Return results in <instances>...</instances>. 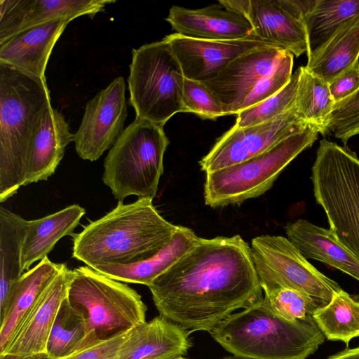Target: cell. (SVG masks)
I'll use <instances>...</instances> for the list:
<instances>
[{"mask_svg": "<svg viewBox=\"0 0 359 359\" xmlns=\"http://www.w3.org/2000/svg\"><path fill=\"white\" fill-rule=\"evenodd\" d=\"M148 287L159 315L190 333L210 332L264 299L251 248L240 235L199 238Z\"/></svg>", "mask_w": 359, "mask_h": 359, "instance_id": "6da1fadb", "label": "cell"}, {"mask_svg": "<svg viewBox=\"0 0 359 359\" xmlns=\"http://www.w3.org/2000/svg\"><path fill=\"white\" fill-rule=\"evenodd\" d=\"M151 198H138L90 222L74 238L72 257L93 269L150 259L172 240L179 226L165 220Z\"/></svg>", "mask_w": 359, "mask_h": 359, "instance_id": "7a4b0ae2", "label": "cell"}, {"mask_svg": "<svg viewBox=\"0 0 359 359\" xmlns=\"http://www.w3.org/2000/svg\"><path fill=\"white\" fill-rule=\"evenodd\" d=\"M51 107L46 79L0 63V202L24 186L32 137Z\"/></svg>", "mask_w": 359, "mask_h": 359, "instance_id": "3957f363", "label": "cell"}, {"mask_svg": "<svg viewBox=\"0 0 359 359\" xmlns=\"http://www.w3.org/2000/svg\"><path fill=\"white\" fill-rule=\"evenodd\" d=\"M210 334L233 355L248 359H306L325 339L312 316L288 321L264 299L232 313Z\"/></svg>", "mask_w": 359, "mask_h": 359, "instance_id": "277c9868", "label": "cell"}, {"mask_svg": "<svg viewBox=\"0 0 359 359\" xmlns=\"http://www.w3.org/2000/svg\"><path fill=\"white\" fill-rule=\"evenodd\" d=\"M311 179L330 231L359 260V158L346 147L322 140Z\"/></svg>", "mask_w": 359, "mask_h": 359, "instance_id": "5b68a950", "label": "cell"}, {"mask_svg": "<svg viewBox=\"0 0 359 359\" xmlns=\"http://www.w3.org/2000/svg\"><path fill=\"white\" fill-rule=\"evenodd\" d=\"M163 126L135 118L111 147L102 181L118 202L135 195L153 199L163 172L169 144Z\"/></svg>", "mask_w": 359, "mask_h": 359, "instance_id": "8992f818", "label": "cell"}, {"mask_svg": "<svg viewBox=\"0 0 359 359\" xmlns=\"http://www.w3.org/2000/svg\"><path fill=\"white\" fill-rule=\"evenodd\" d=\"M67 298L83 316L97 342L146 322L147 306L135 290L88 266L69 269Z\"/></svg>", "mask_w": 359, "mask_h": 359, "instance_id": "52a82bcc", "label": "cell"}, {"mask_svg": "<svg viewBox=\"0 0 359 359\" xmlns=\"http://www.w3.org/2000/svg\"><path fill=\"white\" fill-rule=\"evenodd\" d=\"M184 79L177 58L163 39L133 49L128 83L136 118L164 127L175 114L184 112Z\"/></svg>", "mask_w": 359, "mask_h": 359, "instance_id": "ba28073f", "label": "cell"}, {"mask_svg": "<svg viewBox=\"0 0 359 359\" xmlns=\"http://www.w3.org/2000/svg\"><path fill=\"white\" fill-rule=\"evenodd\" d=\"M318 133L316 128L309 126L257 156L207 172L204 184L205 204L212 208L239 205L264 194L289 163L313 144Z\"/></svg>", "mask_w": 359, "mask_h": 359, "instance_id": "9c48e42d", "label": "cell"}, {"mask_svg": "<svg viewBox=\"0 0 359 359\" xmlns=\"http://www.w3.org/2000/svg\"><path fill=\"white\" fill-rule=\"evenodd\" d=\"M250 248L263 291L294 289L324 306L342 290L336 281L316 269L287 238L262 235L252 240Z\"/></svg>", "mask_w": 359, "mask_h": 359, "instance_id": "30bf717a", "label": "cell"}, {"mask_svg": "<svg viewBox=\"0 0 359 359\" xmlns=\"http://www.w3.org/2000/svg\"><path fill=\"white\" fill-rule=\"evenodd\" d=\"M313 1L227 0L225 5L250 22L255 36L299 57L308 50L304 17Z\"/></svg>", "mask_w": 359, "mask_h": 359, "instance_id": "8fae6325", "label": "cell"}, {"mask_svg": "<svg viewBox=\"0 0 359 359\" xmlns=\"http://www.w3.org/2000/svg\"><path fill=\"white\" fill-rule=\"evenodd\" d=\"M309 125L293 107L278 116L257 125H234L218 139L199 164L201 170L216 171L257 156Z\"/></svg>", "mask_w": 359, "mask_h": 359, "instance_id": "7c38bea8", "label": "cell"}, {"mask_svg": "<svg viewBox=\"0 0 359 359\" xmlns=\"http://www.w3.org/2000/svg\"><path fill=\"white\" fill-rule=\"evenodd\" d=\"M124 78L114 79L90 100L78 130L74 134L78 156L97 161L111 147L124 130L128 111Z\"/></svg>", "mask_w": 359, "mask_h": 359, "instance_id": "4fadbf2b", "label": "cell"}, {"mask_svg": "<svg viewBox=\"0 0 359 359\" xmlns=\"http://www.w3.org/2000/svg\"><path fill=\"white\" fill-rule=\"evenodd\" d=\"M177 58L186 79L203 82L215 78L231 61L249 51L274 44L256 36L237 40H205L177 33L163 38Z\"/></svg>", "mask_w": 359, "mask_h": 359, "instance_id": "5bb4252c", "label": "cell"}, {"mask_svg": "<svg viewBox=\"0 0 359 359\" xmlns=\"http://www.w3.org/2000/svg\"><path fill=\"white\" fill-rule=\"evenodd\" d=\"M290 53L277 47L249 51L231 61L215 78L202 83L218 100L224 115L237 114L245 96Z\"/></svg>", "mask_w": 359, "mask_h": 359, "instance_id": "9a60e30c", "label": "cell"}, {"mask_svg": "<svg viewBox=\"0 0 359 359\" xmlns=\"http://www.w3.org/2000/svg\"><path fill=\"white\" fill-rule=\"evenodd\" d=\"M114 0H0V43L34 26L88 15L93 18Z\"/></svg>", "mask_w": 359, "mask_h": 359, "instance_id": "2e32d148", "label": "cell"}, {"mask_svg": "<svg viewBox=\"0 0 359 359\" xmlns=\"http://www.w3.org/2000/svg\"><path fill=\"white\" fill-rule=\"evenodd\" d=\"M69 282V269L64 264L60 273L26 315L1 354L46 355L49 334L60 306L67 297Z\"/></svg>", "mask_w": 359, "mask_h": 359, "instance_id": "e0dca14e", "label": "cell"}, {"mask_svg": "<svg viewBox=\"0 0 359 359\" xmlns=\"http://www.w3.org/2000/svg\"><path fill=\"white\" fill-rule=\"evenodd\" d=\"M165 20L176 33L194 39L225 41L255 36L247 19L219 3L198 9L172 6Z\"/></svg>", "mask_w": 359, "mask_h": 359, "instance_id": "ac0fdd59", "label": "cell"}, {"mask_svg": "<svg viewBox=\"0 0 359 359\" xmlns=\"http://www.w3.org/2000/svg\"><path fill=\"white\" fill-rule=\"evenodd\" d=\"M190 332L159 315L128 333L118 359H167L184 355L191 346Z\"/></svg>", "mask_w": 359, "mask_h": 359, "instance_id": "d6986e66", "label": "cell"}, {"mask_svg": "<svg viewBox=\"0 0 359 359\" xmlns=\"http://www.w3.org/2000/svg\"><path fill=\"white\" fill-rule=\"evenodd\" d=\"M71 20L44 22L0 43V63L46 79L45 72L53 48Z\"/></svg>", "mask_w": 359, "mask_h": 359, "instance_id": "ffe728a7", "label": "cell"}, {"mask_svg": "<svg viewBox=\"0 0 359 359\" xmlns=\"http://www.w3.org/2000/svg\"><path fill=\"white\" fill-rule=\"evenodd\" d=\"M74 134L63 115L52 106L42 116L30 141L24 186L47 180L62 159Z\"/></svg>", "mask_w": 359, "mask_h": 359, "instance_id": "44dd1931", "label": "cell"}, {"mask_svg": "<svg viewBox=\"0 0 359 359\" xmlns=\"http://www.w3.org/2000/svg\"><path fill=\"white\" fill-rule=\"evenodd\" d=\"M63 266L64 264H55L46 257L13 285L6 304L0 311V354L6 349L26 315Z\"/></svg>", "mask_w": 359, "mask_h": 359, "instance_id": "7402d4cb", "label": "cell"}, {"mask_svg": "<svg viewBox=\"0 0 359 359\" xmlns=\"http://www.w3.org/2000/svg\"><path fill=\"white\" fill-rule=\"evenodd\" d=\"M285 231L306 259L320 261L359 280V260L337 241L330 229L299 219L287 223Z\"/></svg>", "mask_w": 359, "mask_h": 359, "instance_id": "603a6c76", "label": "cell"}, {"mask_svg": "<svg viewBox=\"0 0 359 359\" xmlns=\"http://www.w3.org/2000/svg\"><path fill=\"white\" fill-rule=\"evenodd\" d=\"M198 238L191 229L179 226L170 242L153 257L130 264H102L93 269L118 281L149 286L189 251Z\"/></svg>", "mask_w": 359, "mask_h": 359, "instance_id": "cb8c5ba5", "label": "cell"}, {"mask_svg": "<svg viewBox=\"0 0 359 359\" xmlns=\"http://www.w3.org/2000/svg\"><path fill=\"white\" fill-rule=\"evenodd\" d=\"M86 210L74 204L44 217L29 220L23 243L22 270L47 257L57 242L65 236H72Z\"/></svg>", "mask_w": 359, "mask_h": 359, "instance_id": "d4e9b609", "label": "cell"}, {"mask_svg": "<svg viewBox=\"0 0 359 359\" xmlns=\"http://www.w3.org/2000/svg\"><path fill=\"white\" fill-rule=\"evenodd\" d=\"M359 60V15L344 22L305 67L328 83Z\"/></svg>", "mask_w": 359, "mask_h": 359, "instance_id": "484cf974", "label": "cell"}, {"mask_svg": "<svg viewBox=\"0 0 359 359\" xmlns=\"http://www.w3.org/2000/svg\"><path fill=\"white\" fill-rule=\"evenodd\" d=\"M29 220L0 207V311L13 285L24 273L22 255Z\"/></svg>", "mask_w": 359, "mask_h": 359, "instance_id": "4316f807", "label": "cell"}, {"mask_svg": "<svg viewBox=\"0 0 359 359\" xmlns=\"http://www.w3.org/2000/svg\"><path fill=\"white\" fill-rule=\"evenodd\" d=\"M98 343L91 335L83 316L66 297L49 334L46 359H62Z\"/></svg>", "mask_w": 359, "mask_h": 359, "instance_id": "83f0119b", "label": "cell"}, {"mask_svg": "<svg viewBox=\"0 0 359 359\" xmlns=\"http://www.w3.org/2000/svg\"><path fill=\"white\" fill-rule=\"evenodd\" d=\"M359 15V0H314L305 15L309 57L351 18Z\"/></svg>", "mask_w": 359, "mask_h": 359, "instance_id": "f1b7e54d", "label": "cell"}, {"mask_svg": "<svg viewBox=\"0 0 359 359\" xmlns=\"http://www.w3.org/2000/svg\"><path fill=\"white\" fill-rule=\"evenodd\" d=\"M312 317L327 339L348 346L353 338L359 337V294L341 290L327 304L316 309Z\"/></svg>", "mask_w": 359, "mask_h": 359, "instance_id": "f546056e", "label": "cell"}, {"mask_svg": "<svg viewBox=\"0 0 359 359\" xmlns=\"http://www.w3.org/2000/svg\"><path fill=\"white\" fill-rule=\"evenodd\" d=\"M294 107L297 114L309 125L316 128L322 135L327 126L334 102L329 83L300 67Z\"/></svg>", "mask_w": 359, "mask_h": 359, "instance_id": "4dcf8cb0", "label": "cell"}, {"mask_svg": "<svg viewBox=\"0 0 359 359\" xmlns=\"http://www.w3.org/2000/svg\"><path fill=\"white\" fill-rule=\"evenodd\" d=\"M299 69L292 74L290 81L280 91L264 101L237 114L235 125L244 128L264 123L291 109L296 96Z\"/></svg>", "mask_w": 359, "mask_h": 359, "instance_id": "1f68e13d", "label": "cell"}, {"mask_svg": "<svg viewBox=\"0 0 359 359\" xmlns=\"http://www.w3.org/2000/svg\"><path fill=\"white\" fill-rule=\"evenodd\" d=\"M263 292L264 299L271 309L290 322L305 320L322 306L310 296L292 288L278 287Z\"/></svg>", "mask_w": 359, "mask_h": 359, "instance_id": "d6a6232c", "label": "cell"}, {"mask_svg": "<svg viewBox=\"0 0 359 359\" xmlns=\"http://www.w3.org/2000/svg\"><path fill=\"white\" fill-rule=\"evenodd\" d=\"M328 131L345 145L351 137L359 135V90L334 103L328 120Z\"/></svg>", "mask_w": 359, "mask_h": 359, "instance_id": "836d02e7", "label": "cell"}, {"mask_svg": "<svg viewBox=\"0 0 359 359\" xmlns=\"http://www.w3.org/2000/svg\"><path fill=\"white\" fill-rule=\"evenodd\" d=\"M182 102L184 112L194 113L202 119L215 120L224 116L218 100L202 82L185 78Z\"/></svg>", "mask_w": 359, "mask_h": 359, "instance_id": "e575fe53", "label": "cell"}, {"mask_svg": "<svg viewBox=\"0 0 359 359\" xmlns=\"http://www.w3.org/2000/svg\"><path fill=\"white\" fill-rule=\"evenodd\" d=\"M129 332L109 340L100 342L62 359H118L121 347Z\"/></svg>", "mask_w": 359, "mask_h": 359, "instance_id": "d590c367", "label": "cell"}, {"mask_svg": "<svg viewBox=\"0 0 359 359\" xmlns=\"http://www.w3.org/2000/svg\"><path fill=\"white\" fill-rule=\"evenodd\" d=\"M329 88L334 103L359 90V60L330 81Z\"/></svg>", "mask_w": 359, "mask_h": 359, "instance_id": "8d00e7d4", "label": "cell"}, {"mask_svg": "<svg viewBox=\"0 0 359 359\" xmlns=\"http://www.w3.org/2000/svg\"><path fill=\"white\" fill-rule=\"evenodd\" d=\"M327 359H359V346L355 348H346Z\"/></svg>", "mask_w": 359, "mask_h": 359, "instance_id": "74e56055", "label": "cell"}, {"mask_svg": "<svg viewBox=\"0 0 359 359\" xmlns=\"http://www.w3.org/2000/svg\"><path fill=\"white\" fill-rule=\"evenodd\" d=\"M46 355H20L15 354L4 353L0 355V359H44Z\"/></svg>", "mask_w": 359, "mask_h": 359, "instance_id": "f35d334b", "label": "cell"}, {"mask_svg": "<svg viewBox=\"0 0 359 359\" xmlns=\"http://www.w3.org/2000/svg\"><path fill=\"white\" fill-rule=\"evenodd\" d=\"M223 359H248V358H241V357H238V356H235V355H230V356H226V357H224Z\"/></svg>", "mask_w": 359, "mask_h": 359, "instance_id": "ab89813d", "label": "cell"}, {"mask_svg": "<svg viewBox=\"0 0 359 359\" xmlns=\"http://www.w3.org/2000/svg\"><path fill=\"white\" fill-rule=\"evenodd\" d=\"M167 359H187V358H183V356H180V357H175V358H167Z\"/></svg>", "mask_w": 359, "mask_h": 359, "instance_id": "60d3db41", "label": "cell"}]
</instances>
